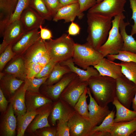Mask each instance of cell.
<instances>
[{
	"mask_svg": "<svg viewBox=\"0 0 136 136\" xmlns=\"http://www.w3.org/2000/svg\"><path fill=\"white\" fill-rule=\"evenodd\" d=\"M87 42L98 50L106 41L112 26V18L87 12Z\"/></svg>",
	"mask_w": 136,
	"mask_h": 136,
	"instance_id": "1",
	"label": "cell"
},
{
	"mask_svg": "<svg viewBox=\"0 0 136 136\" xmlns=\"http://www.w3.org/2000/svg\"><path fill=\"white\" fill-rule=\"evenodd\" d=\"M95 100L102 107L108 106L116 97V79L99 75L91 77L87 81Z\"/></svg>",
	"mask_w": 136,
	"mask_h": 136,
	"instance_id": "2",
	"label": "cell"
},
{
	"mask_svg": "<svg viewBox=\"0 0 136 136\" xmlns=\"http://www.w3.org/2000/svg\"><path fill=\"white\" fill-rule=\"evenodd\" d=\"M69 36L64 33L55 39L45 41L50 60L60 63L72 58L75 43Z\"/></svg>",
	"mask_w": 136,
	"mask_h": 136,
	"instance_id": "3",
	"label": "cell"
},
{
	"mask_svg": "<svg viewBox=\"0 0 136 136\" xmlns=\"http://www.w3.org/2000/svg\"><path fill=\"white\" fill-rule=\"evenodd\" d=\"M104 57L98 50L87 42L82 44H75L73 60L74 63L84 70L96 65Z\"/></svg>",
	"mask_w": 136,
	"mask_h": 136,
	"instance_id": "4",
	"label": "cell"
},
{
	"mask_svg": "<svg viewBox=\"0 0 136 136\" xmlns=\"http://www.w3.org/2000/svg\"><path fill=\"white\" fill-rule=\"evenodd\" d=\"M123 13L115 16L112 20V26L107 39L98 51L104 57L108 55L117 54L122 50L123 41L120 33L119 24Z\"/></svg>",
	"mask_w": 136,
	"mask_h": 136,
	"instance_id": "5",
	"label": "cell"
},
{
	"mask_svg": "<svg viewBox=\"0 0 136 136\" xmlns=\"http://www.w3.org/2000/svg\"><path fill=\"white\" fill-rule=\"evenodd\" d=\"M126 0H103L96 3L88 12L112 18L123 13Z\"/></svg>",
	"mask_w": 136,
	"mask_h": 136,
	"instance_id": "6",
	"label": "cell"
},
{
	"mask_svg": "<svg viewBox=\"0 0 136 136\" xmlns=\"http://www.w3.org/2000/svg\"><path fill=\"white\" fill-rule=\"evenodd\" d=\"M116 97L123 106L129 109L136 91V86L124 75L116 79Z\"/></svg>",
	"mask_w": 136,
	"mask_h": 136,
	"instance_id": "7",
	"label": "cell"
},
{
	"mask_svg": "<svg viewBox=\"0 0 136 136\" xmlns=\"http://www.w3.org/2000/svg\"><path fill=\"white\" fill-rule=\"evenodd\" d=\"M68 125L71 134L76 136L90 135L94 127L89 119L79 114L69 117Z\"/></svg>",
	"mask_w": 136,
	"mask_h": 136,
	"instance_id": "8",
	"label": "cell"
},
{
	"mask_svg": "<svg viewBox=\"0 0 136 136\" xmlns=\"http://www.w3.org/2000/svg\"><path fill=\"white\" fill-rule=\"evenodd\" d=\"M87 93L90 98L89 119L94 127L103 120L111 111L108 106L103 107L99 105L92 96L89 88H87Z\"/></svg>",
	"mask_w": 136,
	"mask_h": 136,
	"instance_id": "9",
	"label": "cell"
},
{
	"mask_svg": "<svg viewBox=\"0 0 136 136\" xmlns=\"http://www.w3.org/2000/svg\"><path fill=\"white\" fill-rule=\"evenodd\" d=\"M39 29L26 31L12 46L17 55H22L29 47L41 39Z\"/></svg>",
	"mask_w": 136,
	"mask_h": 136,
	"instance_id": "10",
	"label": "cell"
},
{
	"mask_svg": "<svg viewBox=\"0 0 136 136\" xmlns=\"http://www.w3.org/2000/svg\"><path fill=\"white\" fill-rule=\"evenodd\" d=\"M19 20L26 31L39 29L40 25L44 23L45 20L29 6L23 11Z\"/></svg>",
	"mask_w": 136,
	"mask_h": 136,
	"instance_id": "11",
	"label": "cell"
},
{
	"mask_svg": "<svg viewBox=\"0 0 136 136\" xmlns=\"http://www.w3.org/2000/svg\"><path fill=\"white\" fill-rule=\"evenodd\" d=\"M93 66L98 72L99 75L106 76L116 79L123 75L119 63L114 62L105 57Z\"/></svg>",
	"mask_w": 136,
	"mask_h": 136,
	"instance_id": "12",
	"label": "cell"
},
{
	"mask_svg": "<svg viewBox=\"0 0 136 136\" xmlns=\"http://www.w3.org/2000/svg\"><path fill=\"white\" fill-rule=\"evenodd\" d=\"M84 14L80 11L78 2L61 8L53 17V20L55 22L63 20L65 23L73 21L76 17L82 19Z\"/></svg>",
	"mask_w": 136,
	"mask_h": 136,
	"instance_id": "13",
	"label": "cell"
},
{
	"mask_svg": "<svg viewBox=\"0 0 136 136\" xmlns=\"http://www.w3.org/2000/svg\"><path fill=\"white\" fill-rule=\"evenodd\" d=\"M45 41L41 39L21 55L26 68L31 64L38 63L42 56L47 51Z\"/></svg>",
	"mask_w": 136,
	"mask_h": 136,
	"instance_id": "14",
	"label": "cell"
},
{
	"mask_svg": "<svg viewBox=\"0 0 136 136\" xmlns=\"http://www.w3.org/2000/svg\"><path fill=\"white\" fill-rule=\"evenodd\" d=\"M65 95L66 100L74 106L88 85L87 82H83L77 75L70 83Z\"/></svg>",
	"mask_w": 136,
	"mask_h": 136,
	"instance_id": "15",
	"label": "cell"
},
{
	"mask_svg": "<svg viewBox=\"0 0 136 136\" xmlns=\"http://www.w3.org/2000/svg\"><path fill=\"white\" fill-rule=\"evenodd\" d=\"M26 32L20 20L15 21L6 27L4 33L3 41L8 45H13Z\"/></svg>",
	"mask_w": 136,
	"mask_h": 136,
	"instance_id": "16",
	"label": "cell"
},
{
	"mask_svg": "<svg viewBox=\"0 0 136 136\" xmlns=\"http://www.w3.org/2000/svg\"><path fill=\"white\" fill-rule=\"evenodd\" d=\"M18 0H0V35L3 37L11 16L16 7Z\"/></svg>",
	"mask_w": 136,
	"mask_h": 136,
	"instance_id": "17",
	"label": "cell"
},
{
	"mask_svg": "<svg viewBox=\"0 0 136 136\" xmlns=\"http://www.w3.org/2000/svg\"><path fill=\"white\" fill-rule=\"evenodd\" d=\"M26 87V84L24 82L10 99L11 104L13 106L14 112L17 117L23 115L27 112L25 104Z\"/></svg>",
	"mask_w": 136,
	"mask_h": 136,
	"instance_id": "18",
	"label": "cell"
},
{
	"mask_svg": "<svg viewBox=\"0 0 136 136\" xmlns=\"http://www.w3.org/2000/svg\"><path fill=\"white\" fill-rule=\"evenodd\" d=\"M16 55L17 56L5 69V72L24 81L26 76L25 61L22 55Z\"/></svg>",
	"mask_w": 136,
	"mask_h": 136,
	"instance_id": "19",
	"label": "cell"
},
{
	"mask_svg": "<svg viewBox=\"0 0 136 136\" xmlns=\"http://www.w3.org/2000/svg\"><path fill=\"white\" fill-rule=\"evenodd\" d=\"M136 131V118L130 121L114 122L110 136H129Z\"/></svg>",
	"mask_w": 136,
	"mask_h": 136,
	"instance_id": "20",
	"label": "cell"
},
{
	"mask_svg": "<svg viewBox=\"0 0 136 136\" xmlns=\"http://www.w3.org/2000/svg\"><path fill=\"white\" fill-rule=\"evenodd\" d=\"M60 63L62 65L67 66L71 72L75 73L78 76L82 81L87 82L92 77L99 75L98 72L94 67L89 66L85 70L76 66L72 58Z\"/></svg>",
	"mask_w": 136,
	"mask_h": 136,
	"instance_id": "21",
	"label": "cell"
},
{
	"mask_svg": "<svg viewBox=\"0 0 136 136\" xmlns=\"http://www.w3.org/2000/svg\"><path fill=\"white\" fill-rule=\"evenodd\" d=\"M24 82L12 75L6 74L0 80V88L7 95L11 97Z\"/></svg>",
	"mask_w": 136,
	"mask_h": 136,
	"instance_id": "22",
	"label": "cell"
},
{
	"mask_svg": "<svg viewBox=\"0 0 136 136\" xmlns=\"http://www.w3.org/2000/svg\"><path fill=\"white\" fill-rule=\"evenodd\" d=\"M14 111L11 104L4 116L1 125L3 135L6 136H13L15 133L16 120Z\"/></svg>",
	"mask_w": 136,
	"mask_h": 136,
	"instance_id": "23",
	"label": "cell"
},
{
	"mask_svg": "<svg viewBox=\"0 0 136 136\" xmlns=\"http://www.w3.org/2000/svg\"><path fill=\"white\" fill-rule=\"evenodd\" d=\"M125 18L124 14L120 20L119 24V31L123 41L122 50L136 53V40L132 36L128 35L126 32V27L129 23L124 21Z\"/></svg>",
	"mask_w": 136,
	"mask_h": 136,
	"instance_id": "24",
	"label": "cell"
},
{
	"mask_svg": "<svg viewBox=\"0 0 136 136\" xmlns=\"http://www.w3.org/2000/svg\"><path fill=\"white\" fill-rule=\"evenodd\" d=\"M77 76L76 74L72 72L65 75V76L55 84L47 88V93L53 98L56 99L58 98Z\"/></svg>",
	"mask_w": 136,
	"mask_h": 136,
	"instance_id": "25",
	"label": "cell"
},
{
	"mask_svg": "<svg viewBox=\"0 0 136 136\" xmlns=\"http://www.w3.org/2000/svg\"><path fill=\"white\" fill-rule=\"evenodd\" d=\"M115 113L114 110L111 111L100 125L93 128L90 135L110 136V131L114 122Z\"/></svg>",
	"mask_w": 136,
	"mask_h": 136,
	"instance_id": "26",
	"label": "cell"
},
{
	"mask_svg": "<svg viewBox=\"0 0 136 136\" xmlns=\"http://www.w3.org/2000/svg\"><path fill=\"white\" fill-rule=\"evenodd\" d=\"M112 103L116 109L114 122L130 121L136 118V111L130 110L125 107L116 97Z\"/></svg>",
	"mask_w": 136,
	"mask_h": 136,
	"instance_id": "27",
	"label": "cell"
},
{
	"mask_svg": "<svg viewBox=\"0 0 136 136\" xmlns=\"http://www.w3.org/2000/svg\"><path fill=\"white\" fill-rule=\"evenodd\" d=\"M26 99L27 112L36 110L40 107L51 102V100L43 96L39 93L27 92Z\"/></svg>",
	"mask_w": 136,
	"mask_h": 136,
	"instance_id": "28",
	"label": "cell"
},
{
	"mask_svg": "<svg viewBox=\"0 0 136 136\" xmlns=\"http://www.w3.org/2000/svg\"><path fill=\"white\" fill-rule=\"evenodd\" d=\"M37 110L27 112L23 115L17 117V136H22L28 126L36 116L41 111Z\"/></svg>",
	"mask_w": 136,
	"mask_h": 136,
	"instance_id": "29",
	"label": "cell"
},
{
	"mask_svg": "<svg viewBox=\"0 0 136 136\" xmlns=\"http://www.w3.org/2000/svg\"><path fill=\"white\" fill-rule=\"evenodd\" d=\"M71 72L67 66L57 63L55 65L47 82V85H51L59 81L65 75Z\"/></svg>",
	"mask_w": 136,
	"mask_h": 136,
	"instance_id": "30",
	"label": "cell"
},
{
	"mask_svg": "<svg viewBox=\"0 0 136 136\" xmlns=\"http://www.w3.org/2000/svg\"><path fill=\"white\" fill-rule=\"evenodd\" d=\"M29 7L34 10L45 20L50 21L53 19L43 0H30Z\"/></svg>",
	"mask_w": 136,
	"mask_h": 136,
	"instance_id": "31",
	"label": "cell"
},
{
	"mask_svg": "<svg viewBox=\"0 0 136 136\" xmlns=\"http://www.w3.org/2000/svg\"><path fill=\"white\" fill-rule=\"evenodd\" d=\"M50 113V111L46 110L42 111L38 114L31 124V131L34 132L38 129L50 127L48 120Z\"/></svg>",
	"mask_w": 136,
	"mask_h": 136,
	"instance_id": "32",
	"label": "cell"
},
{
	"mask_svg": "<svg viewBox=\"0 0 136 136\" xmlns=\"http://www.w3.org/2000/svg\"><path fill=\"white\" fill-rule=\"evenodd\" d=\"M119 63L123 75L136 86V63L122 61Z\"/></svg>",
	"mask_w": 136,
	"mask_h": 136,
	"instance_id": "33",
	"label": "cell"
},
{
	"mask_svg": "<svg viewBox=\"0 0 136 136\" xmlns=\"http://www.w3.org/2000/svg\"><path fill=\"white\" fill-rule=\"evenodd\" d=\"M87 90V87H86L74 106L75 109L79 114L83 117L89 119L88 105L86 101L87 96L86 95Z\"/></svg>",
	"mask_w": 136,
	"mask_h": 136,
	"instance_id": "34",
	"label": "cell"
},
{
	"mask_svg": "<svg viewBox=\"0 0 136 136\" xmlns=\"http://www.w3.org/2000/svg\"><path fill=\"white\" fill-rule=\"evenodd\" d=\"M48 77L26 78L24 81L27 85L26 92L30 93H39V87L41 85L45 82Z\"/></svg>",
	"mask_w": 136,
	"mask_h": 136,
	"instance_id": "35",
	"label": "cell"
},
{
	"mask_svg": "<svg viewBox=\"0 0 136 136\" xmlns=\"http://www.w3.org/2000/svg\"><path fill=\"white\" fill-rule=\"evenodd\" d=\"M107 59L114 61L116 59L124 62H132L136 63V53L122 50L118 54L108 55L106 57Z\"/></svg>",
	"mask_w": 136,
	"mask_h": 136,
	"instance_id": "36",
	"label": "cell"
},
{
	"mask_svg": "<svg viewBox=\"0 0 136 136\" xmlns=\"http://www.w3.org/2000/svg\"><path fill=\"white\" fill-rule=\"evenodd\" d=\"M69 117L67 114L64 113L61 118L59 120L56 133L57 136H70V129L68 125Z\"/></svg>",
	"mask_w": 136,
	"mask_h": 136,
	"instance_id": "37",
	"label": "cell"
},
{
	"mask_svg": "<svg viewBox=\"0 0 136 136\" xmlns=\"http://www.w3.org/2000/svg\"><path fill=\"white\" fill-rule=\"evenodd\" d=\"M29 1L30 0H18L15 9L11 16L7 25L15 21L20 20L21 15L23 11L29 6Z\"/></svg>",
	"mask_w": 136,
	"mask_h": 136,
	"instance_id": "38",
	"label": "cell"
},
{
	"mask_svg": "<svg viewBox=\"0 0 136 136\" xmlns=\"http://www.w3.org/2000/svg\"><path fill=\"white\" fill-rule=\"evenodd\" d=\"M12 44L9 45L0 56V71H2L7 63L15 57L16 54L13 50Z\"/></svg>",
	"mask_w": 136,
	"mask_h": 136,
	"instance_id": "39",
	"label": "cell"
},
{
	"mask_svg": "<svg viewBox=\"0 0 136 136\" xmlns=\"http://www.w3.org/2000/svg\"><path fill=\"white\" fill-rule=\"evenodd\" d=\"M43 0L49 12L53 18L59 10L62 7L59 0Z\"/></svg>",
	"mask_w": 136,
	"mask_h": 136,
	"instance_id": "40",
	"label": "cell"
},
{
	"mask_svg": "<svg viewBox=\"0 0 136 136\" xmlns=\"http://www.w3.org/2000/svg\"><path fill=\"white\" fill-rule=\"evenodd\" d=\"M63 107L60 102L57 103L54 106L51 114V121L55 125L57 120H59L64 114Z\"/></svg>",
	"mask_w": 136,
	"mask_h": 136,
	"instance_id": "41",
	"label": "cell"
},
{
	"mask_svg": "<svg viewBox=\"0 0 136 136\" xmlns=\"http://www.w3.org/2000/svg\"><path fill=\"white\" fill-rule=\"evenodd\" d=\"M56 63L50 60L49 63L42 68L40 72L35 77L40 78L49 77Z\"/></svg>",
	"mask_w": 136,
	"mask_h": 136,
	"instance_id": "42",
	"label": "cell"
},
{
	"mask_svg": "<svg viewBox=\"0 0 136 136\" xmlns=\"http://www.w3.org/2000/svg\"><path fill=\"white\" fill-rule=\"evenodd\" d=\"M42 68L38 63L30 65L26 68V78L35 77L40 72Z\"/></svg>",
	"mask_w": 136,
	"mask_h": 136,
	"instance_id": "43",
	"label": "cell"
},
{
	"mask_svg": "<svg viewBox=\"0 0 136 136\" xmlns=\"http://www.w3.org/2000/svg\"><path fill=\"white\" fill-rule=\"evenodd\" d=\"M80 6V11L81 13L94 6L96 3V0H78Z\"/></svg>",
	"mask_w": 136,
	"mask_h": 136,
	"instance_id": "44",
	"label": "cell"
},
{
	"mask_svg": "<svg viewBox=\"0 0 136 136\" xmlns=\"http://www.w3.org/2000/svg\"><path fill=\"white\" fill-rule=\"evenodd\" d=\"M130 3V8L131 9L132 15L131 19L134 22L132 26L131 35L132 36L136 34V0H129Z\"/></svg>",
	"mask_w": 136,
	"mask_h": 136,
	"instance_id": "45",
	"label": "cell"
},
{
	"mask_svg": "<svg viewBox=\"0 0 136 136\" xmlns=\"http://www.w3.org/2000/svg\"><path fill=\"white\" fill-rule=\"evenodd\" d=\"M40 34L41 39L44 40H50L52 37V35L51 31L49 29L43 27L42 25L40 26Z\"/></svg>",
	"mask_w": 136,
	"mask_h": 136,
	"instance_id": "46",
	"label": "cell"
},
{
	"mask_svg": "<svg viewBox=\"0 0 136 136\" xmlns=\"http://www.w3.org/2000/svg\"><path fill=\"white\" fill-rule=\"evenodd\" d=\"M80 28L76 23L73 21L72 22L70 25L68 30L69 35H75L79 33Z\"/></svg>",
	"mask_w": 136,
	"mask_h": 136,
	"instance_id": "47",
	"label": "cell"
},
{
	"mask_svg": "<svg viewBox=\"0 0 136 136\" xmlns=\"http://www.w3.org/2000/svg\"><path fill=\"white\" fill-rule=\"evenodd\" d=\"M8 101L4 96L3 91L0 88V110L2 112L6 110Z\"/></svg>",
	"mask_w": 136,
	"mask_h": 136,
	"instance_id": "48",
	"label": "cell"
},
{
	"mask_svg": "<svg viewBox=\"0 0 136 136\" xmlns=\"http://www.w3.org/2000/svg\"><path fill=\"white\" fill-rule=\"evenodd\" d=\"M50 60L49 55L47 51L41 56L38 63L42 68L49 62Z\"/></svg>",
	"mask_w": 136,
	"mask_h": 136,
	"instance_id": "49",
	"label": "cell"
},
{
	"mask_svg": "<svg viewBox=\"0 0 136 136\" xmlns=\"http://www.w3.org/2000/svg\"><path fill=\"white\" fill-rule=\"evenodd\" d=\"M62 7L78 2V0H59Z\"/></svg>",
	"mask_w": 136,
	"mask_h": 136,
	"instance_id": "50",
	"label": "cell"
},
{
	"mask_svg": "<svg viewBox=\"0 0 136 136\" xmlns=\"http://www.w3.org/2000/svg\"><path fill=\"white\" fill-rule=\"evenodd\" d=\"M42 134L43 136H54L56 135V133L53 131L46 130L42 132Z\"/></svg>",
	"mask_w": 136,
	"mask_h": 136,
	"instance_id": "51",
	"label": "cell"
},
{
	"mask_svg": "<svg viewBox=\"0 0 136 136\" xmlns=\"http://www.w3.org/2000/svg\"><path fill=\"white\" fill-rule=\"evenodd\" d=\"M8 45L5 42L3 41L2 43L0 45V54L5 51Z\"/></svg>",
	"mask_w": 136,
	"mask_h": 136,
	"instance_id": "52",
	"label": "cell"
},
{
	"mask_svg": "<svg viewBox=\"0 0 136 136\" xmlns=\"http://www.w3.org/2000/svg\"><path fill=\"white\" fill-rule=\"evenodd\" d=\"M132 108L133 111H136V91L134 97L133 98L132 101Z\"/></svg>",
	"mask_w": 136,
	"mask_h": 136,
	"instance_id": "53",
	"label": "cell"
},
{
	"mask_svg": "<svg viewBox=\"0 0 136 136\" xmlns=\"http://www.w3.org/2000/svg\"><path fill=\"white\" fill-rule=\"evenodd\" d=\"M6 74L2 72H0V79L2 78L5 76Z\"/></svg>",
	"mask_w": 136,
	"mask_h": 136,
	"instance_id": "54",
	"label": "cell"
},
{
	"mask_svg": "<svg viewBox=\"0 0 136 136\" xmlns=\"http://www.w3.org/2000/svg\"><path fill=\"white\" fill-rule=\"evenodd\" d=\"M97 1V3H99L102 1L103 0H96Z\"/></svg>",
	"mask_w": 136,
	"mask_h": 136,
	"instance_id": "55",
	"label": "cell"
},
{
	"mask_svg": "<svg viewBox=\"0 0 136 136\" xmlns=\"http://www.w3.org/2000/svg\"><path fill=\"white\" fill-rule=\"evenodd\" d=\"M134 134H135V135H136V132Z\"/></svg>",
	"mask_w": 136,
	"mask_h": 136,
	"instance_id": "56",
	"label": "cell"
},
{
	"mask_svg": "<svg viewBox=\"0 0 136 136\" xmlns=\"http://www.w3.org/2000/svg\"><path fill=\"white\" fill-rule=\"evenodd\" d=\"M135 35H136V34H135Z\"/></svg>",
	"mask_w": 136,
	"mask_h": 136,
	"instance_id": "57",
	"label": "cell"
}]
</instances>
